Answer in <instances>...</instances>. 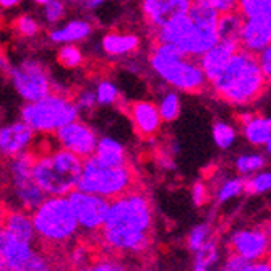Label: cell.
I'll return each instance as SVG.
<instances>
[{
  "mask_svg": "<svg viewBox=\"0 0 271 271\" xmlns=\"http://www.w3.org/2000/svg\"><path fill=\"white\" fill-rule=\"evenodd\" d=\"M153 209L146 195L140 192L122 193L109 200L101 234L110 249L119 252H143L150 245Z\"/></svg>",
  "mask_w": 271,
  "mask_h": 271,
  "instance_id": "6da1fadb",
  "label": "cell"
},
{
  "mask_svg": "<svg viewBox=\"0 0 271 271\" xmlns=\"http://www.w3.org/2000/svg\"><path fill=\"white\" fill-rule=\"evenodd\" d=\"M268 83L270 80L265 78L258 65L257 54L239 47L209 85L223 101L234 106H245L257 101L265 93Z\"/></svg>",
  "mask_w": 271,
  "mask_h": 271,
  "instance_id": "7a4b0ae2",
  "label": "cell"
},
{
  "mask_svg": "<svg viewBox=\"0 0 271 271\" xmlns=\"http://www.w3.org/2000/svg\"><path fill=\"white\" fill-rule=\"evenodd\" d=\"M82 169L83 159L62 148L49 156H34L31 177L46 195L67 196L77 188Z\"/></svg>",
  "mask_w": 271,
  "mask_h": 271,
  "instance_id": "3957f363",
  "label": "cell"
},
{
  "mask_svg": "<svg viewBox=\"0 0 271 271\" xmlns=\"http://www.w3.org/2000/svg\"><path fill=\"white\" fill-rule=\"evenodd\" d=\"M77 188L112 200L128 190H133V171L128 164L106 166L90 156L83 159V169Z\"/></svg>",
  "mask_w": 271,
  "mask_h": 271,
  "instance_id": "277c9868",
  "label": "cell"
},
{
  "mask_svg": "<svg viewBox=\"0 0 271 271\" xmlns=\"http://www.w3.org/2000/svg\"><path fill=\"white\" fill-rule=\"evenodd\" d=\"M31 221L36 234L52 244L67 242L78 229L70 201L65 196H52L44 200L34 209Z\"/></svg>",
  "mask_w": 271,
  "mask_h": 271,
  "instance_id": "5b68a950",
  "label": "cell"
},
{
  "mask_svg": "<svg viewBox=\"0 0 271 271\" xmlns=\"http://www.w3.org/2000/svg\"><path fill=\"white\" fill-rule=\"evenodd\" d=\"M78 112L75 101L69 99L65 94L49 93L39 101L28 102L21 110V119L36 132L51 133L77 120Z\"/></svg>",
  "mask_w": 271,
  "mask_h": 271,
  "instance_id": "8992f818",
  "label": "cell"
},
{
  "mask_svg": "<svg viewBox=\"0 0 271 271\" xmlns=\"http://www.w3.org/2000/svg\"><path fill=\"white\" fill-rule=\"evenodd\" d=\"M150 62L159 77L185 93H200L208 85L196 57H190V55L166 57V55L151 52Z\"/></svg>",
  "mask_w": 271,
  "mask_h": 271,
  "instance_id": "52a82bcc",
  "label": "cell"
},
{
  "mask_svg": "<svg viewBox=\"0 0 271 271\" xmlns=\"http://www.w3.org/2000/svg\"><path fill=\"white\" fill-rule=\"evenodd\" d=\"M11 80L20 96L28 102L42 99L52 90L44 67L34 60H24L21 65L11 69Z\"/></svg>",
  "mask_w": 271,
  "mask_h": 271,
  "instance_id": "ba28073f",
  "label": "cell"
},
{
  "mask_svg": "<svg viewBox=\"0 0 271 271\" xmlns=\"http://www.w3.org/2000/svg\"><path fill=\"white\" fill-rule=\"evenodd\" d=\"M70 201L72 211L75 214L78 226L86 231H99L102 226L104 216H106L109 200L102 198L99 195L86 193L82 190H72L67 195Z\"/></svg>",
  "mask_w": 271,
  "mask_h": 271,
  "instance_id": "9c48e42d",
  "label": "cell"
},
{
  "mask_svg": "<svg viewBox=\"0 0 271 271\" xmlns=\"http://www.w3.org/2000/svg\"><path fill=\"white\" fill-rule=\"evenodd\" d=\"M55 133H57V140L64 150L73 153L82 159L93 156L97 138L93 128L83 122L73 120L70 124L60 127Z\"/></svg>",
  "mask_w": 271,
  "mask_h": 271,
  "instance_id": "30bf717a",
  "label": "cell"
},
{
  "mask_svg": "<svg viewBox=\"0 0 271 271\" xmlns=\"http://www.w3.org/2000/svg\"><path fill=\"white\" fill-rule=\"evenodd\" d=\"M271 41V15L244 18L239 33V46L252 54H258L270 46Z\"/></svg>",
  "mask_w": 271,
  "mask_h": 271,
  "instance_id": "8fae6325",
  "label": "cell"
},
{
  "mask_svg": "<svg viewBox=\"0 0 271 271\" xmlns=\"http://www.w3.org/2000/svg\"><path fill=\"white\" fill-rule=\"evenodd\" d=\"M240 46H239V41H234V39H218V42L214 44L213 47H209L208 51L200 55V67L203 73L206 77V82L211 83L214 78H216L221 70L224 69L227 60L231 59V55L237 51Z\"/></svg>",
  "mask_w": 271,
  "mask_h": 271,
  "instance_id": "7c38bea8",
  "label": "cell"
},
{
  "mask_svg": "<svg viewBox=\"0 0 271 271\" xmlns=\"http://www.w3.org/2000/svg\"><path fill=\"white\" fill-rule=\"evenodd\" d=\"M234 254L244 257L249 262L262 260L268 252V234L262 229H245L232 236Z\"/></svg>",
  "mask_w": 271,
  "mask_h": 271,
  "instance_id": "4fadbf2b",
  "label": "cell"
},
{
  "mask_svg": "<svg viewBox=\"0 0 271 271\" xmlns=\"http://www.w3.org/2000/svg\"><path fill=\"white\" fill-rule=\"evenodd\" d=\"M128 110H130V117L135 128L143 138H150L159 132L163 120L155 102L135 101L128 106Z\"/></svg>",
  "mask_w": 271,
  "mask_h": 271,
  "instance_id": "5bb4252c",
  "label": "cell"
},
{
  "mask_svg": "<svg viewBox=\"0 0 271 271\" xmlns=\"http://www.w3.org/2000/svg\"><path fill=\"white\" fill-rule=\"evenodd\" d=\"M34 130L24 122H16L0 130V153L5 156H16L33 140Z\"/></svg>",
  "mask_w": 271,
  "mask_h": 271,
  "instance_id": "9a60e30c",
  "label": "cell"
},
{
  "mask_svg": "<svg viewBox=\"0 0 271 271\" xmlns=\"http://www.w3.org/2000/svg\"><path fill=\"white\" fill-rule=\"evenodd\" d=\"M240 122L244 125V135L252 145L262 146L265 145L267 151L271 150V120L268 117L255 115V114H242Z\"/></svg>",
  "mask_w": 271,
  "mask_h": 271,
  "instance_id": "2e32d148",
  "label": "cell"
},
{
  "mask_svg": "<svg viewBox=\"0 0 271 271\" xmlns=\"http://www.w3.org/2000/svg\"><path fill=\"white\" fill-rule=\"evenodd\" d=\"M0 227L7 229L18 239L24 240L28 244H33L36 239V231L33 221L24 213L13 211V209H3L2 218H0Z\"/></svg>",
  "mask_w": 271,
  "mask_h": 271,
  "instance_id": "e0dca14e",
  "label": "cell"
},
{
  "mask_svg": "<svg viewBox=\"0 0 271 271\" xmlns=\"http://www.w3.org/2000/svg\"><path fill=\"white\" fill-rule=\"evenodd\" d=\"M93 158H96L101 164L106 166H125L128 164L127 153L124 145L112 138H101L97 140Z\"/></svg>",
  "mask_w": 271,
  "mask_h": 271,
  "instance_id": "ac0fdd59",
  "label": "cell"
},
{
  "mask_svg": "<svg viewBox=\"0 0 271 271\" xmlns=\"http://www.w3.org/2000/svg\"><path fill=\"white\" fill-rule=\"evenodd\" d=\"M0 271H51L47 260L33 250L18 258H0Z\"/></svg>",
  "mask_w": 271,
  "mask_h": 271,
  "instance_id": "d6986e66",
  "label": "cell"
},
{
  "mask_svg": "<svg viewBox=\"0 0 271 271\" xmlns=\"http://www.w3.org/2000/svg\"><path fill=\"white\" fill-rule=\"evenodd\" d=\"M140 46L138 36L127 33H107L102 38V49L109 55H124L137 51Z\"/></svg>",
  "mask_w": 271,
  "mask_h": 271,
  "instance_id": "ffe728a7",
  "label": "cell"
},
{
  "mask_svg": "<svg viewBox=\"0 0 271 271\" xmlns=\"http://www.w3.org/2000/svg\"><path fill=\"white\" fill-rule=\"evenodd\" d=\"M15 185V195L18 201L21 203V206L28 211H34L42 201L46 200V193L36 185L33 177L29 179H24V181L20 182H13Z\"/></svg>",
  "mask_w": 271,
  "mask_h": 271,
  "instance_id": "44dd1931",
  "label": "cell"
},
{
  "mask_svg": "<svg viewBox=\"0 0 271 271\" xmlns=\"http://www.w3.org/2000/svg\"><path fill=\"white\" fill-rule=\"evenodd\" d=\"M244 16L237 10H229L219 13L216 21V33L219 39H234L239 41V33L242 28Z\"/></svg>",
  "mask_w": 271,
  "mask_h": 271,
  "instance_id": "7402d4cb",
  "label": "cell"
},
{
  "mask_svg": "<svg viewBox=\"0 0 271 271\" xmlns=\"http://www.w3.org/2000/svg\"><path fill=\"white\" fill-rule=\"evenodd\" d=\"M91 29L93 28H91L90 23H86L83 20H75V21H70L69 24H65L64 28L52 31L51 39L54 42H65V44H69V42L88 38L91 34Z\"/></svg>",
  "mask_w": 271,
  "mask_h": 271,
  "instance_id": "603a6c76",
  "label": "cell"
},
{
  "mask_svg": "<svg viewBox=\"0 0 271 271\" xmlns=\"http://www.w3.org/2000/svg\"><path fill=\"white\" fill-rule=\"evenodd\" d=\"M190 5H192V0H166L161 5V8H159L155 21H153V26L158 28L177 16L187 15Z\"/></svg>",
  "mask_w": 271,
  "mask_h": 271,
  "instance_id": "cb8c5ba5",
  "label": "cell"
},
{
  "mask_svg": "<svg viewBox=\"0 0 271 271\" xmlns=\"http://www.w3.org/2000/svg\"><path fill=\"white\" fill-rule=\"evenodd\" d=\"M187 15L195 24H198L201 28H216V21L219 16L216 10L205 7V5L195 3V2H192V5H190Z\"/></svg>",
  "mask_w": 271,
  "mask_h": 271,
  "instance_id": "d4e9b609",
  "label": "cell"
},
{
  "mask_svg": "<svg viewBox=\"0 0 271 271\" xmlns=\"http://www.w3.org/2000/svg\"><path fill=\"white\" fill-rule=\"evenodd\" d=\"M237 11L244 18L271 15V0H237Z\"/></svg>",
  "mask_w": 271,
  "mask_h": 271,
  "instance_id": "484cf974",
  "label": "cell"
},
{
  "mask_svg": "<svg viewBox=\"0 0 271 271\" xmlns=\"http://www.w3.org/2000/svg\"><path fill=\"white\" fill-rule=\"evenodd\" d=\"M159 110V115H161V120L166 122H172L177 119L179 112H181V101H179V96L177 93H168L166 94L161 102L158 106Z\"/></svg>",
  "mask_w": 271,
  "mask_h": 271,
  "instance_id": "4316f807",
  "label": "cell"
},
{
  "mask_svg": "<svg viewBox=\"0 0 271 271\" xmlns=\"http://www.w3.org/2000/svg\"><path fill=\"white\" fill-rule=\"evenodd\" d=\"M213 138L219 148L227 150L234 143V140H236V130L231 125L224 124V122H218L213 127Z\"/></svg>",
  "mask_w": 271,
  "mask_h": 271,
  "instance_id": "83f0119b",
  "label": "cell"
},
{
  "mask_svg": "<svg viewBox=\"0 0 271 271\" xmlns=\"http://www.w3.org/2000/svg\"><path fill=\"white\" fill-rule=\"evenodd\" d=\"M265 158L262 155H244L237 159L236 168L240 174H254V172L263 169Z\"/></svg>",
  "mask_w": 271,
  "mask_h": 271,
  "instance_id": "f1b7e54d",
  "label": "cell"
},
{
  "mask_svg": "<svg viewBox=\"0 0 271 271\" xmlns=\"http://www.w3.org/2000/svg\"><path fill=\"white\" fill-rule=\"evenodd\" d=\"M270 187H271L270 172H262V174L249 179V181H244L245 193H263V192H268Z\"/></svg>",
  "mask_w": 271,
  "mask_h": 271,
  "instance_id": "f546056e",
  "label": "cell"
},
{
  "mask_svg": "<svg viewBox=\"0 0 271 271\" xmlns=\"http://www.w3.org/2000/svg\"><path fill=\"white\" fill-rule=\"evenodd\" d=\"M82 60H83L82 51L72 44H67L59 51V62L62 64L65 69H75V67L82 64Z\"/></svg>",
  "mask_w": 271,
  "mask_h": 271,
  "instance_id": "4dcf8cb0",
  "label": "cell"
},
{
  "mask_svg": "<svg viewBox=\"0 0 271 271\" xmlns=\"http://www.w3.org/2000/svg\"><path fill=\"white\" fill-rule=\"evenodd\" d=\"M218 258V250L216 245L213 242H203L200 249H196V263L195 265H201V267L209 268L211 265L216 262Z\"/></svg>",
  "mask_w": 271,
  "mask_h": 271,
  "instance_id": "1f68e13d",
  "label": "cell"
},
{
  "mask_svg": "<svg viewBox=\"0 0 271 271\" xmlns=\"http://www.w3.org/2000/svg\"><path fill=\"white\" fill-rule=\"evenodd\" d=\"M244 192V179H231V181L224 182V185L219 188V193H218V198L219 201H227L237 196Z\"/></svg>",
  "mask_w": 271,
  "mask_h": 271,
  "instance_id": "d6a6232c",
  "label": "cell"
},
{
  "mask_svg": "<svg viewBox=\"0 0 271 271\" xmlns=\"http://www.w3.org/2000/svg\"><path fill=\"white\" fill-rule=\"evenodd\" d=\"M119 99V90L110 82H101L96 90V101L101 104H114Z\"/></svg>",
  "mask_w": 271,
  "mask_h": 271,
  "instance_id": "836d02e7",
  "label": "cell"
},
{
  "mask_svg": "<svg viewBox=\"0 0 271 271\" xmlns=\"http://www.w3.org/2000/svg\"><path fill=\"white\" fill-rule=\"evenodd\" d=\"M192 2L216 10L218 13H224V11H229V10H237V0H192Z\"/></svg>",
  "mask_w": 271,
  "mask_h": 271,
  "instance_id": "e575fe53",
  "label": "cell"
},
{
  "mask_svg": "<svg viewBox=\"0 0 271 271\" xmlns=\"http://www.w3.org/2000/svg\"><path fill=\"white\" fill-rule=\"evenodd\" d=\"M78 271H127L124 265L117 263V262H110V260H104V262H97L93 265H88V267L80 268Z\"/></svg>",
  "mask_w": 271,
  "mask_h": 271,
  "instance_id": "d590c367",
  "label": "cell"
},
{
  "mask_svg": "<svg viewBox=\"0 0 271 271\" xmlns=\"http://www.w3.org/2000/svg\"><path fill=\"white\" fill-rule=\"evenodd\" d=\"M44 7H46V18H47V21L55 23V21H59L60 18L64 16L65 8H64V3L60 2V0H49Z\"/></svg>",
  "mask_w": 271,
  "mask_h": 271,
  "instance_id": "8d00e7d4",
  "label": "cell"
},
{
  "mask_svg": "<svg viewBox=\"0 0 271 271\" xmlns=\"http://www.w3.org/2000/svg\"><path fill=\"white\" fill-rule=\"evenodd\" d=\"M15 26L23 36H34L36 33L39 31L38 23H36L33 18H29V16H20L15 21Z\"/></svg>",
  "mask_w": 271,
  "mask_h": 271,
  "instance_id": "74e56055",
  "label": "cell"
},
{
  "mask_svg": "<svg viewBox=\"0 0 271 271\" xmlns=\"http://www.w3.org/2000/svg\"><path fill=\"white\" fill-rule=\"evenodd\" d=\"M206 236H208V226H196L195 229L192 231V234H190V237H188V245H190V249H200L201 247V244L206 240Z\"/></svg>",
  "mask_w": 271,
  "mask_h": 271,
  "instance_id": "f35d334b",
  "label": "cell"
},
{
  "mask_svg": "<svg viewBox=\"0 0 271 271\" xmlns=\"http://www.w3.org/2000/svg\"><path fill=\"white\" fill-rule=\"evenodd\" d=\"M257 60H258V65H260L265 78L270 80V75H271V49H270V46L262 49V51L257 54Z\"/></svg>",
  "mask_w": 271,
  "mask_h": 271,
  "instance_id": "ab89813d",
  "label": "cell"
},
{
  "mask_svg": "<svg viewBox=\"0 0 271 271\" xmlns=\"http://www.w3.org/2000/svg\"><path fill=\"white\" fill-rule=\"evenodd\" d=\"M164 2L166 0H143V13H145V18L151 24H153V21H155L158 11Z\"/></svg>",
  "mask_w": 271,
  "mask_h": 271,
  "instance_id": "60d3db41",
  "label": "cell"
},
{
  "mask_svg": "<svg viewBox=\"0 0 271 271\" xmlns=\"http://www.w3.org/2000/svg\"><path fill=\"white\" fill-rule=\"evenodd\" d=\"M96 93L93 91H83V93H80L77 101H75V106L78 107V110L82 109H93L94 104H96Z\"/></svg>",
  "mask_w": 271,
  "mask_h": 271,
  "instance_id": "b9f144b4",
  "label": "cell"
},
{
  "mask_svg": "<svg viewBox=\"0 0 271 271\" xmlns=\"http://www.w3.org/2000/svg\"><path fill=\"white\" fill-rule=\"evenodd\" d=\"M250 262L249 260H245L244 257H240L237 254H234L229 257V260L226 262V265L223 267V270L221 271H242L245 267H247Z\"/></svg>",
  "mask_w": 271,
  "mask_h": 271,
  "instance_id": "7bdbcfd3",
  "label": "cell"
},
{
  "mask_svg": "<svg viewBox=\"0 0 271 271\" xmlns=\"http://www.w3.org/2000/svg\"><path fill=\"white\" fill-rule=\"evenodd\" d=\"M206 198H208V192H206L205 185L200 183V182H196L195 187H193V200H195V203L200 206L206 201Z\"/></svg>",
  "mask_w": 271,
  "mask_h": 271,
  "instance_id": "ee69618b",
  "label": "cell"
},
{
  "mask_svg": "<svg viewBox=\"0 0 271 271\" xmlns=\"http://www.w3.org/2000/svg\"><path fill=\"white\" fill-rule=\"evenodd\" d=\"M242 271H271V267L268 262H250Z\"/></svg>",
  "mask_w": 271,
  "mask_h": 271,
  "instance_id": "f6af8a7d",
  "label": "cell"
},
{
  "mask_svg": "<svg viewBox=\"0 0 271 271\" xmlns=\"http://www.w3.org/2000/svg\"><path fill=\"white\" fill-rule=\"evenodd\" d=\"M72 260L75 262L77 265H83L86 263V249L83 247H78L75 252H73V255H72Z\"/></svg>",
  "mask_w": 271,
  "mask_h": 271,
  "instance_id": "bcb514c9",
  "label": "cell"
},
{
  "mask_svg": "<svg viewBox=\"0 0 271 271\" xmlns=\"http://www.w3.org/2000/svg\"><path fill=\"white\" fill-rule=\"evenodd\" d=\"M20 2H21V0H0V7H2V8H11Z\"/></svg>",
  "mask_w": 271,
  "mask_h": 271,
  "instance_id": "7dc6e473",
  "label": "cell"
},
{
  "mask_svg": "<svg viewBox=\"0 0 271 271\" xmlns=\"http://www.w3.org/2000/svg\"><path fill=\"white\" fill-rule=\"evenodd\" d=\"M104 2H107V0H88V3H86V7H88L90 10H94V8L99 7V5H102Z\"/></svg>",
  "mask_w": 271,
  "mask_h": 271,
  "instance_id": "c3c4849f",
  "label": "cell"
},
{
  "mask_svg": "<svg viewBox=\"0 0 271 271\" xmlns=\"http://www.w3.org/2000/svg\"><path fill=\"white\" fill-rule=\"evenodd\" d=\"M195 271H209V268L201 267V265H195Z\"/></svg>",
  "mask_w": 271,
  "mask_h": 271,
  "instance_id": "681fc988",
  "label": "cell"
},
{
  "mask_svg": "<svg viewBox=\"0 0 271 271\" xmlns=\"http://www.w3.org/2000/svg\"><path fill=\"white\" fill-rule=\"evenodd\" d=\"M34 2H36V3H39V5H46V3L49 2V0H34Z\"/></svg>",
  "mask_w": 271,
  "mask_h": 271,
  "instance_id": "f907efd6",
  "label": "cell"
}]
</instances>
